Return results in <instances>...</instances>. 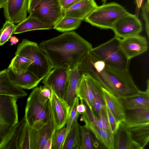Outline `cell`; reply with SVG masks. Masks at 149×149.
I'll use <instances>...</instances> for the list:
<instances>
[{"label":"cell","mask_w":149,"mask_h":149,"mask_svg":"<svg viewBox=\"0 0 149 149\" xmlns=\"http://www.w3.org/2000/svg\"><path fill=\"white\" fill-rule=\"evenodd\" d=\"M8 73V68L0 71V95L12 96L17 99L26 96V92L11 80Z\"/></svg>","instance_id":"cell-17"},{"label":"cell","mask_w":149,"mask_h":149,"mask_svg":"<svg viewBox=\"0 0 149 149\" xmlns=\"http://www.w3.org/2000/svg\"><path fill=\"white\" fill-rule=\"evenodd\" d=\"M81 0H61L60 1L61 7L64 10H66Z\"/></svg>","instance_id":"cell-38"},{"label":"cell","mask_w":149,"mask_h":149,"mask_svg":"<svg viewBox=\"0 0 149 149\" xmlns=\"http://www.w3.org/2000/svg\"><path fill=\"white\" fill-rule=\"evenodd\" d=\"M16 26L13 22L6 20L0 30V46L8 41L13 33Z\"/></svg>","instance_id":"cell-33"},{"label":"cell","mask_w":149,"mask_h":149,"mask_svg":"<svg viewBox=\"0 0 149 149\" xmlns=\"http://www.w3.org/2000/svg\"><path fill=\"white\" fill-rule=\"evenodd\" d=\"M7 0H0V9L3 8Z\"/></svg>","instance_id":"cell-44"},{"label":"cell","mask_w":149,"mask_h":149,"mask_svg":"<svg viewBox=\"0 0 149 149\" xmlns=\"http://www.w3.org/2000/svg\"><path fill=\"white\" fill-rule=\"evenodd\" d=\"M98 6L95 0H81L64 11V15L84 20Z\"/></svg>","instance_id":"cell-15"},{"label":"cell","mask_w":149,"mask_h":149,"mask_svg":"<svg viewBox=\"0 0 149 149\" xmlns=\"http://www.w3.org/2000/svg\"><path fill=\"white\" fill-rule=\"evenodd\" d=\"M49 100L51 109L56 128L59 129L65 126L68 119L70 107L65 100L58 97L52 90Z\"/></svg>","instance_id":"cell-12"},{"label":"cell","mask_w":149,"mask_h":149,"mask_svg":"<svg viewBox=\"0 0 149 149\" xmlns=\"http://www.w3.org/2000/svg\"><path fill=\"white\" fill-rule=\"evenodd\" d=\"M32 64V62L29 58L15 55L8 68L16 74H20L29 70Z\"/></svg>","instance_id":"cell-32"},{"label":"cell","mask_w":149,"mask_h":149,"mask_svg":"<svg viewBox=\"0 0 149 149\" xmlns=\"http://www.w3.org/2000/svg\"><path fill=\"white\" fill-rule=\"evenodd\" d=\"M66 136L65 126L56 130L53 138L52 149H61Z\"/></svg>","instance_id":"cell-35"},{"label":"cell","mask_w":149,"mask_h":149,"mask_svg":"<svg viewBox=\"0 0 149 149\" xmlns=\"http://www.w3.org/2000/svg\"><path fill=\"white\" fill-rule=\"evenodd\" d=\"M81 21L74 17L64 15L53 26V28L62 32H65L77 29L81 24Z\"/></svg>","instance_id":"cell-30"},{"label":"cell","mask_w":149,"mask_h":149,"mask_svg":"<svg viewBox=\"0 0 149 149\" xmlns=\"http://www.w3.org/2000/svg\"><path fill=\"white\" fill-rule=\"evenodd\" d=\"M53 26L30 15L24 20L16 25L13 33L17 34L35 30H49L52 29Z\"/></svg>","instance_id":"cell-25"},{"label":"cell","mask_w":149,"mask_h":149,"mask_svg":"<svg viewBox=\"0 0 149 149\" xmlns=\"http://www.w3.org/2000/svg\"><path fill=\"white\" fill-rule=\"evenodd\" d=\"M15 55L30 60L32 64L28 70L42 80L53 68L45 52L36 42L23 39L18 45Z\"/></svg>","instance_id":"cell-4"},{"label":"cell","mask_w":149,"mask_h":149,"mask_svg":"<svg viewBox=\"0 0 149 149\" xmlns=\"http://www.w3.org/2000/svg\"><path fill=\"white\" fill-rule=\"evenodd\" d=\"M89 53L107 64L120 69L129 70V61L121 47L119 38L115 36L93 48Z\"/></svg>","instance_id":"cell-5"},{"label":"cell","mask_w":149,"mask_h":149,"mask_svg":"<svg viewBox=\"0 0 149 149\" xmlns=\"http://www.w3.org/2000/svg\"><path fill=\"white\" fill-rule=\"evenodd\" d=\"M143 0H136L137 7L138 9H140L141 7Z\"/></svg>","instance_id":"cell-43"},{"label":"cell","mask_w":149,"mask_h":149,"mask_svg":"<svg viewBox=\"0 0 149 149\" xmlns=\"http://www.w3.org/2000/svg\"><path fill=\"white\" fill-rule=\"evenodd\" d=\"M3 8L6 20L19 23L27 17L28 0H7Z\"/></svg>","instance_id":"cell-13"},{"label":"cell","mask_w":149,"mask_h":149,"mask_svg":"<svg viewBox=\"0 0 149 149\" xmlns=\"http://www.w3.org/2000/svg\"><path fill=\"white\" fill-rule=\"evenodd\" d=\"M79 99L77 96L75 98L72 106L70 108L68 118L65 127L66 136L75 122L77 120L79 116V113L77 111V107L79 104Z\"/></svg>","instance_id":"cell-34"},{"label":"cell","mask_w":149,"mask_h":149,"mask_svg":"<svg viewBox=\"0 0 149 149\" xmlns=\"http://www.w3.org/2000/svg\"><path fill=\"white\" fill-rule=\"evenodd\" d=\"M26 121L24 116L12 128L0 146V149H18L20 137Z\"/></svg>","instance_id":"cell-26"},{"label":"cell","mask_w":149,"mask_h":149,"mask_svg":"<svg viewBox=\"0 0 149 149\" xmlns=\"http://www.w3.org/2000/svg\"><path fill=\"white\" fill-rule=\"evenodd\" d=\"M81 145L79 149H93L99 148V144L94 140L92 133L85 125L80 126Z\"/></svg>","instance_id":"cell-31"},{"label":"cell","mask_w":149,"mask_h":149,"mask_svg":"<svg viewBox=\"0 0 149 149\" xmlns=\"http://www.w3.org/2000/svg\"><path fill=\"white\" fill-rule=\"evenodd\" d=\"M142 29V24L137 16L129 13L118 20L112 30L115 36L123 38L139 35Z\"/></svg>","instance_id":"cell-10"},{"label":"cell","mask_w":149,"mask_h":149,"mask_svg":"<svg viewBox=\"0 0 149 149\" xmlns=\"http://www.w3.org/2000/svg\"><path fill=\"white\" fill-rule=\"evenodd\" d=\"M86 104V110L85 112L82 113L81 118V120L85 123V125H93L100 129L111 132L106 114V106L101 111L99 115L97 117Z\"/></svg>","instance_id":"cell-23"},{"label":"cell","mask_w":149,"mask_h":149,"mask_svg":"<svg viewBox=\"0 0 149 149\" xmlns=\"http://www.w3.org/2000/svg\"><path fill=\"white\" fill-rule=\"evenodd\" d=\"M124 123L128 127L149 123V109L138 108L125 109Z\"/></svg>","instance_id":"cell-22"},{"label":"cell","mask_w":149,"mask_h":149,"mask_svg":"<svg viewBox=\"0 0 149 149\" xmlns=\"http://www.w3.org/2000/svg\"><path fill=\"white\" fill-rule=\"evenodd\" d=\"M69 69L53 68L42 80V83L60 97L64 99L68 85Z\"/></svg>","instance_id":"cell-9"},{"label":"cell","mask_w":149,"mask_h":149,"mask_svg":"<svg viewBox=\"0 0 149 149\" xmlns=\"http://www.w3.org/2000/svg\"><path fill=\"white\" fill-rule=\"evenodd\" d=\"M102 1L103 3H105L107 1V0H101Z\"/></svg>","instance_id":"cell-45"},{"label":"cell","mask_w":149,"mask_h":149,"mask_svg":"<svg viewBox=\"0 0 149 149\" xmlns=\"http://www.w3.org/2000/svg\"><path fill=\"white\" fill-rule=\"evenodd\" d=\"M114 139L115 149H141L132 139L129 128L123 122L120 123Z\"/></svg>","instance_id":"cell-18"},{"label":"cell","mask_w":149,"mask_h":149,"mask_svg":"<svg viewBox=\"0 0 149 149\" xmlns=\"http://www.w3.org/2000/svg\"><path fill=\"white\" fill-rule=\"evenodd\" d=\"M106 111L111 132L114 135L116 134L120 123L117 121L106 105Z\"/></svg>","instance_id":"cell-37"},{"label":"cell","mask_w":149,"mask_h":149,"mask_svg":"<svg viewBox=\"0 0 149 149\" xmlns=\"http://www.w3.org/2000/svg\"><path fill=\"white\" fill-rule=\"evenodd\" d=\"M129 13L120 4L111 2L98 6L84 20L100 29L112 30L118 20Z\"/></svg>","instance_id":"cell-6"},{"label":"cell","mask_w":149,"mask_h":149,"mask_svg":"<svg viewBox=\"0 0 149 149\" xmlns=\"http://www.w3.org/2000/svg\"><path fill=\"white\" fill-rule=\"evenodd\" d=\"M29 14L54 26L63 16L64 11L59 0H42Z\"/></svg>","instance_id":"cell-8"},{"label":"cell","mask_w":149,"mask_h":149,"mask_svg":"<svg viewBox=\"0 0 149 149\" xmlns=\"http://www.w3.org/2000/svg\"><path fill=\"white\" fill-rule=\"evenodd\" d=\"M41 92L42 95L45 97L50 100L51 98L52 91L48 86L44 85L40 86Z\"/></svg>","instance_id":"cell-39"},{"label":"cell","mask_w":149,"mask_h":149,"mask_svg":"<svg viewBox=\"0 0 149 149\" xmlns=\"http://www.w3.org/2000/svg\"><path fill=\"white\" fill-rule=\"evenodd\" d=\"M81 103L77 107V111L79 114L85 112L86 110V105L83 100H80Z\"/></svg>","instance_id":"cell-41"},{"label":"cell","mask_w":149,"mask_h":149,"mask_svg":"<svg viewBox=\"0 0 149 149\" xmlns=\"http://www.w3.org/2000/svg\"><path fill=\"white\" fill-rule=\"evenodd\" d=\"M91 131L98 141L106 148L115 149L114 135L91 125H85Z\"/></svg>","instance_id":"cell-28"},{"label":"cell","mask_w":149,"mask_h":149,"mask_svg":"<svg viewBox=\"0 0 149 149\" xmlns=\"http://www.w3.org/2000/svg\"><path fill=\"white\" fill-rule=\"evenodd\" d=\"M56 130L50 105L49 115L46 123L39 129L36 130L35 149H44L46 143L52 145L53 138Z\"/></svg>","instance_id":"cell-14"},{"label":"cell","mask_w":149,"mask_h":149,"mask_svg":"<svg viewBox=\"0 0 149 149\" xmlns=\"http://www.w3.org/2000/svg\"><path fill=\"white\" fill-rule=\"evenodd\" d=\"M50 110L49 100L42 94L40 86L34 88L28 97L24 116L31 127L38 130L47 123Z\"/></svg>","instance_id":"cell-3"},{"label":"cell","mask_w":149,"mask_h":149,"mask_svg":"<svg viewBox=\"0 0 149 149\" xmlns=\"http://www.w3.org/2000/svg\"><path fill=\"white\" fill-rule=\"evenodd\" d=\"M149 80L147 81V88L145 91H140L137 94L123 98H119L125 109L138 108L149 109Z\"/></svg>","instance_id":"cell-24"},{"label":"cell","mask_w":149,"mask_h":149,"mask_svg":"<svg viewBox=\"0 0 149 149\" xmlns=\"http://www.w3.org/2000/svg\"><path fill=\"white\" fill-rule=\"evenodd\" d=\"M102 97L106 105L118 123L124 122L125 110L119 98L102 87Z\"/></svg>","instance_id":"cell-19"},{"label":"cell","mask_w":149,"mask_h":149,"mask_svg":"<svg viewBox=\"0 0 149 149\" xmlns=\"http://www.w3.org/2000/svg\"><path fill=\"white\" fill-rule=\"evenodd\" d=\"M94 79L90 74H82V78L77 91V96L83 100L91 111L94 102L93 89Z\"/></svg>","instance_id":"cell-16"},{"label":"cell","mask_w":149,"mask_h":149,"mask_svg":"<svg viewBox=\"0 0 149 149\" xmlns=\"http://www.w3.org/2000/svg\"><path fill=\"white\" fill-rule=\"evenodd\" d=\"M149 0H146L141 7L142 15L145 22V31L148 38L149 36Z\"/></svg>","instance_id":"cell-36"},{"label":"cell","mask_w":149,"mask_h":149,"mask_svg":"<svg viewBox=\"0 0 149 149\" xmlns=\"http://www.w3.org/2000/svg\"><path fill=\"white\" fill-rule=\"evenodd\" d=\"M119 40L122 49L129 60L148 50V43L146 38L139 35L119 38Z\"/></svg>","instance_id":"cell-11"},{"label":"cell","mask_w":149,"mask_h":149,"mask_svg":"<svg viewBox=\"0 0 149 149\" xmlns=\"http://www.w3.org/2000/svg\"><path fill=\"white\" fill-rule=\"evenodd\" d=\"M80 126L77 120L67 135L61 149H80L81 143Z\"/></svg>","instance_id":"cell-29"},{"label":"cell","mask_w":149,"mask_h":149,"mask_svg":"<svg viewBox=\"0 0 149 149\" xmlns=\"http://www.w3.org/2000/svg\"><path fill=\"white\" fill-rule=\"evenodd\" d=\"M82 75L79 69L78 64L69 70L68 84L64 100L70 108L77 96V91Z\"/></svg>","instance_id":"cell-20"},{"label":"cell","mask_w":149,"mask_h":149,"mask_svg":"<svg viewBox=\"0 0 149 149\" xmlns=\"http://www.w3.org/2000/svg\"><path fill=\"white\" fill-rule=\"evenodd\" d=\"M129 128L132 139L137 143L141 149L143 148L147 145L149 140V123Z\"/></svg>","instance_id":"cell-27"},{"label":"cell","mask_w":149,"mask_h":149,"mask_svg":"<svg viewBox=\"0 0 149 149\" xmlns=\"http://www.w3.org/2000/svg\"><path fill=\"white\" fill-rule=\"evenodd\" d=\"M78 68L82 74H89L103 88L119 98L135 95L140 91L129 70L109 65L89 53L79 63Z\"/></svg>","instance_id":"cell-1"},{"label":"cell","mask_w":149,"mask_h":149,"mask_svg":"<svg viewBox=\"0 0 149 149\" xmlns=\"http://www.w3.org/2000/svg\"><path fill=\"white\" fill-rule=\"evenodd\" d=\"M42 0H28V12L30 14ZM60 1L61 0H59Z\"/></svg>","instance_id":"cell-40"},{"label":"cell","mask_w":149,"mask_h":149,"mask_svg":"<svg viewBox=\"0 0 149 149\" xmlns=\"http://www.w3.org/2000/svg\"><path fill=\"white\" fill-rule=\"evenodd\" d=\"M8 69L9 75L11 80L15 85L20 88L31 89L37 86L42 80L29 70L20 74H17Z\"/></svg>","instance_id":"cell-21"},{"label":"cell","mask_w":149,"mask_h":149,"mask_svg":"<svg viewBox=\"0 0 149 149\" xmlns=\"http://www.w3.org/2000/svg\"><path fill=\"white\" fill-rule=\"evenodd\" d=\"M17 99L0 95V146L12 128L19 122Z\"/></svg>","instance_id":"cell-7"},{"label":"cell","mask_w":149,"mask_h":149,"mask_svg":"<svg viewBox=\"0 0 149 149\" xmlns=\"http://www.w3.org/2000/svg\"><path fill=\"white\" fill-rule=\"evenodd\" d=\"M10 39V41L11 43L10 45L12 46L16 44L19 42L18 39L14 36H11Z\"/></svg>","instance_id":"cell-42"},{"label":"cell","mask_w":149,"mask_h":149,"mask_svg":"<svg viewBox=\"0 0 149 149\" xmlns=\"http://www.w3.org/2000/svg\"><path fill=\"white\" fill-rule=\"evenodd\" d=\"M39 46L53 68L69 69L78 64L92 48L90 42L74 31L43 41Z\"/></svg>","instance_id":"cell-2"}]
</instances>
